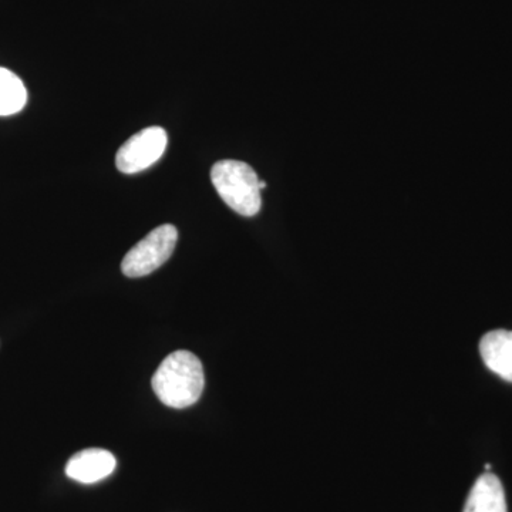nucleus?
Returning <instances> with one entry per match:
<instances>
[{"label":"nucleus","instance_id":"1","mask_svg":"<svg viewBox=\"0 0 512 512\" xmlns=\"http://www.w3.org/2000/svg\"><path fill=\"white\" fill-rule=\"evenodd\" d=\"M154 393L171 409H187L200 400L205 376L201 360L188 350H177L165 357L154 373Z\"/></svg>","mask_w":512,"mask_h":512},{"label":"nucleus","instance_id":"2","mask_svg":"<svg viewBox=\"0 0 512 512\" xmlns=\"http://www.w3.org/2000/svg\"><path fill=\"white\" fill-rule=\"evenodd\" d=\"M211 181L221 200L242 217H254L262 208L259 178L254 168L237 160H222L212 167Z\"/></svg>","mask_w":512,"mask_h":512},{"label":"nucleus","instance_id":"3","mask_svg":"<svg viewBox=\"0 0 512 512\" xmlns=\"http://www.w3.org/2000/svg\"><path fill=\"white\" fill-rule=\"evenodd\" d=\"M177 241L178 231L174 225L165 224L153 229L124 256L121 271L128 278H143L153 274L173 255Z\"/></svg>","mask_w":512,"mask_h":512},{"label":"nucleus","instance_id":"4","mask_svg":"<svg viewBox=\"0 0 512 512\" xmlns=\"http://www.w3.org/2000/svg\"><path fill=\"white\" fill-rule=\"evenodd\" d=\"M167 131L148 127L128 138L117 151L116 165L120 173L136 174L157 163L167 150Z\"/></svg>","mask_w":512,"mask_h":512},{"label":"nucleus","instance_id":"5","mask_svg":"<svg viewBox=\"0 0 512 512\" xmlns=\"http://www.w3.org/2000/svg\"><path fill=\"white\" fill-rule=\"evenodd\" d=\"M116 457L103 448L79 451L66 464V476L82 484H94L111 476L116 470Z\"/></svg>","mask_w":512,"mask_h":512},{"label":"nucleus","instance_id":"6","mask_svg":"<svg viewBox=\"0 0 512 512\" xmlns=\"http://www.w3.org/2000/svg\"><path fill=\"white\" fill-rule=\"evenodd\" d=\"M480 353L485 366L495 375L512 383V332L498 329L481 339Z\"/></svg>","mask_w":512,"mask_h":512},{"label":"nucleus","instance_id":"7","mask_svg":"<svg viewBox=\"0 0 512 512\" xmlns=\"http://www.w3.org/2000/svg\"><path fill=\"white\" fill-rule=\"evenodd\" d=\"M464 512H507V501L500 478L485 473L478 478L468 495Z\"/></svg>","mask_w":512,"mask_h":512},{"label":"nucleus","instance_id":"8","mask_svg":"<svg viewBox=\"0 0 512 512\" xmlns=\"http://www.w3.org/2000/svg\"><path fill=\"white\" fill-rule=\"evenodd\" d=\"M28 103L25 84L15 73L0 67V117L13 116Z\"/></svg>","mask_w":512,"mask_h":512},{"label":"nucleus","instance_id":"9","mask_svg":"<svg viewBox=\"0 0 512 512\" xmlns=\"http://www.w3.org/2000/svg\"><path fill=\"white\" fill-rule=\"evenodd\" d=\"M259 188H261V190H264V188H266L265 181H259Z\"/></svg>","mask_w":512,"mask_h":512}]
</instances>
